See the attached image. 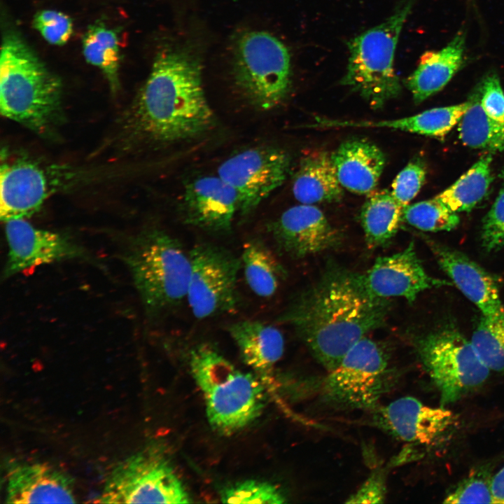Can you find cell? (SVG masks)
<instances>
[{"mask_svg":"<svg viewBox=\"0 0 504 504\" xmlns=\"http://www.w3.org/2000/svg\"><path fill=\"white\" fill-rule=\"evenodd\" d=\"M202 83L200 56L191 45H168L121 122L126 146L159 145L195 138L214 122Z\"/></svg>","mask_w":504,"mask_h":504,"instance_id":"cell-1","label":"cell"},{"mask_svg":"<svg viewBox=\"0 0 504 504\" xmlns=\"http://www.w3.org/2000/svg\"><path fill=\"white\" fill-rule=\"evenodd\" d=\"M390 307L387 298L367 290L361 274L330 266L277 321L295 329L328 372L355 344L384 323Z\"/></svg>","mask_w":504,"mask_h":504,"instance_id":"cell-2","label":"cell"},{"mask_svg":"<svg viewBox=\"0 0 504 504\" xmlns=\"http://www.w3.org/2000/svg\"><path fill=\"white\" fill-rule=\"evenodd\" d=\"M0 56L1 113L38 134H50L63 119L60 79L15 32L4 34Z\"/></svg>","mask_w":504,"mask_h":504,"instance_id":"cell-3","label":"cell"},{"mask_svg":"<svg viewBox=\"0 0 504 504\" xmlns=\"http://www.w3.org/2000/svg\"><path fill=\"white\" fill-rule=\"evenodd\" d=\"M189 364L202 392L208 421L214 430L230 435L261 415L265 388L257 375L237 368L205 344L191 350Z\"/></svg>","mask_w":504,"mask_h":504,"instance_id":"cell-4","label":"cell"},{"mask_svg":"<svg viewBox=\"0 0 504 504\" xmlns=\"http://www.w3.org/2000/svg\"><path fill=\"white\" fill-rule=\"evenodd\" d=\"M125 260L150 316H161L186 298L190 255L173 236L158 229L143 231L130 241Z\"/></svg>","mask_w":504,"mask_h":504,"instance_id":"cell-5","label":"cell"},{"mask_svg":"<svg viewBox=\"0 0 504 504\" xmlns=\"http://www.w3.org/2000/svg\"><path fill=\"white\" fill-rule=\"evenodd\" d=\"M413 1H402L379 25L348 42L349 57L342 84L358 93L374 108L383 106L401 92L393 67L396 47Z\"/></svg>","mask_w":504,"mask_h":504,"instance_id":"cell-6","label":"cell"},{"mask_svg":"<svg viewBox=\"0 0 504 504\" xmlns=\"http://www.w3.org/2000/svg\"><path fill=\"white\" fill-rule=\"evenodd\" d=\"M232 75L236 87L251 105L263 111L274 108L290 90L289 52L268 32H241L233 43Z\"/></svg>","mask_w":504,"mask_h":504,"instance_id":"cell-7","label":"cell"},{"mask_svg":"<svg viewBox=\"0 0 504 504\" xmlns=\"http://www.w3.org/2000/svg\"><path fill=\"white\" fill-rule=\"evenodd\" d=\"M389 356L366 336L355 344L323 381L322 400L336 409L375 410L393 385Z\"/></svg>","mask_w":504,"mask_h":504,"instance_id":"cell-8","label":"cell"},{"mask_svg":"<svg viewBox=\"0 0 504 504\" xmlns=\"http://www.w3.org/2000/svg\"><path fill=\"white\" fill-rule=\"evenodd\" d=\"M420 360L438 388L440 405L456 402L482 386L491 370L471 341L457 329L446 326L416 342Z\"/></svg>","mask_w":504,"mask_h":504,"instance_id":"cell-9","label":"cell"},{"mask_svg":"<svg viewBox=\"0 0 504 504\" xmlns=\"http://www.w3.org/2000/svg\"><path fill=\"white\" fill-rule=\"evenodd\" d=\"M104 503H189L190 497L169 461L146 449L121 461L99 497Z\"/></svg>","mask_w":504,"mask_h":504,"instance_id":"cell-10","label":"cell"},{"mask_svg":"<svg viewBox=\"0 0 504 504\" xmlns=\"http://www.w3.org/2000/svg\"><path fill=\"white\" fill-rule=\"evenodd\" d=\"M190 275L186 299L200 319L235 311L241 258L223 246L202 242L189 252Z\"/></svg>","mask_w":504,"mask_h":504,"instance_id":"cell-11","label":"cell"},{"mask_svg":"<svg viewBox=\"0 0 504 504\" xmlns=\"http://www.w3.org/2000/svg\"><path fill=\"white\" fill-rule=\"evenodd\" d=\"M70 168L24 158L4 160L0 168V218H25L39 210L55 192L78 179Z\"/></svg>","mask_w":504,"mask_h":504,"instance_id":"cell-12","label":"cell"},{"mask_svg":"<svg viewBox=\"0 0 504 504\" xmlns=\"http://www.w3.org/2000/svg\"><path fill=\"white\" fill-rule=\"evenodd\" d=\"M290 156L284 150L270 146L248 148L225 160L218 175L235 190L238 213L251 215L286 179Z\"/></svg>","mask_w":504,"mask_h":504,"instance_id":"cell-13","label":"cell"},{"mask_svg":"<svg viewBox=\"0 0 504 504\" xmlns=\"http://www.w3.org/2000/svg\"><path fill=\"white\" fill-rule=\"evenodd\" d=\"M4 223L8 248L4 279L37 266L85 257L83 248L65 234L37 228L24 218Z\"/></svg>","mask_w":504,"mask_h":504,"instance_id":"cell-14","label":"cell"},{"mask_svg":"<svg viewBox=\"0 0 504 504\" xmlns=\"http://www.w3.org/2000/svg\"><path fill=\"white\" fill-rule=\"evenodd\" d=\"M267 230L278 250L295 258L332 249L342 240L339 231L314 204L288 209L267 225Z\"/></svg>","mask_w":504,"mask_h":504,"instance_id":"cell-15","label":"cell"},{"mask_svg":"<svg viewBox=\"0 0 504 504\" xmlns=\"http://www.w3.org/2000/svg\"><path fill=\"white\" fill-rule=\"evenodd\" d=\"M361 275L367 290L374 297H401L410 303L428 289L452 285L426 272L413 241L400 252L377 258Z\"/></svg>","mask_w":504,"mask_h":504,"instance_id":"cell-16","label":"cell"},{"mask_svg":"<svg viewBox=\"0 0 504 504\" xmlns=\"http://www.w3.org/2000/svg\"><path fill=\"white\" fill-rule=\"evenodd\" d=\"M375 410L382 428L402 441L422 445L436 443L455 421L445 407H430L412 396L401 397Z\"/></svg>","mask_w":504,"mask_h":504,"instance_id":"cell-17","label":"cell"},{"mask_svg":"<svg viewBox=\"0 0 504 504\" xmlns=\"http://www.w3.org/2000/svg\"><path fill=\"white\" fill-rule=\"evenodd\" d=\"M237 195L218 175L197 178L188 183L181 205L187 224L215 232H228L238 212Z\"/></svg>","mask_w":504,"mask_h":504,"instance_id":"cell-18","label":"cell"},{"mask_svg":"<svg viewBox=\"0 0 504 504\" xmlns=\"http://www.w3.org/2000/svg\"><path fill=\"white\" fill-rule=\"evenodd\" d=\"M426 241L440 268L482 315L493 316L504 312L493 275L463 252L430 239Z\"/></svg>","mask_w":504,"mask_h":504,"instance_id":"cell-19","label":"cell"},{"mask_svg":"<svg viewBox=\"0 0 504 504\" xmlns=\"http://www.w3.org/2000/svg\"><path fill=\"white\" fill-rule=\"evenodd\" d=\"M72 479L43 463L12 465L7 473L6 503H76Z\"/></svg>","mask_w":504,"mask_h":504,"instance_id":"cell-20","label":"cell"},{"mask_svg":"<svg viewBox=\"0 0 504 504\" xmlns=\"http://www.w3.org/2000/svg\"><path fill=\"white\" fill-rule=\"evenodd\" d=\"M466 34L458 31L443 48L426 51L407 78L414 102L419 104L442 90L465 62Z\"/></svg>","mask_w":504,"mask_h":504,"instance_id":"cell-21","label":"cell"},{"mask_svg":"<svg viewBox=\"0 0 504 504\" xmlns=\"http://www.w3.org/2000/svg\"><path fill=\"white\" fill-rule=\"evenodd\" d=\"M331 158L342 186L357 194H368L376 188L385 165L379 148L364 139L343 142Z\"/></svg>","mask_w":504,"mask_h":504,"instance_id":"cell-22","label":"cell"},{"mask_svg":"<svg viewBox=\"0 0 504 504\" xmlns=\"http://www.w3.org/2000/svg\"><path fill=\"white\" fill-rule=\"evenodd\" d=\"M228 331L245 363L262 382H268L284 354V340L279 330L261 321L244 320L232 323Z\"/></svg>","mask_w":504,"mask_h":504,"instance_id":"cell-23","label":"cell"},{"mask_svg":"<svg viewBox=\"0 0 504 504\" xmlns=\"http://www.w3.org/2000/svg\"><path fill=\"white\" fill-rule=\"evenodd\" d=\"M342 188L331 155L317 151L301 160L293 178V193L301 204L333 202L342 199Z\"/></svg>","mask_w":504,"mask_h":504,"instance_id":"cell-24","label":"cell"},{"mask_svg":"<svg viewBox=\"0 0 504 504\" xmlns=\"http://www.w3.org/2000/svg\"><path fill=\"white\" fill-rule=\"evenodd\" d=\"M470 104V99L461 104L434 108L416 115L394 120L354 121L329 119L328 125L330 127H386L442 138L458 123Z\"/></svg>","mask_w":504,"mask_h":504,"instance_id":"cell-25","label":"cell"},{"mask_svg":"<svg viewBox=\"0 0 504 504\" xmlns=\"http://www.w3.org/2000/svg\"><path fill=\"white\" fill-rule=\"evenodd\" d=\"M402 215L403 209L388 190L376 192L368 197L360 216L368 246L386 245L396 234Z\"/></svg>","mask_w":504,"mask_h":504,"instance_id":"cell-26","label":"cell"},{"mask_svg":"<svg viewBox=\"0 0 504 504\" xmlns=\"http://www.w3.org/2000/svg\"><path fill=\"white\" fill-rule=\"evenodd\" d=\"M241 260L245 280L250 289L259 297L273 295L285 273L265 243L258 239L246 241Z\"/></svg>","mask_w":504,"mask_h":504,"instance_id":"cell-27","label":"cell"},{"mask_svg":"<svg viewBox=\"0 0 504 504\" xmlns=\"http://www.w3.org/2000/svg\"><path fill=\"white\" fill-rule=\"evenodd\" d=\"M491 154L482 156L455 183L435 196L454 212L470 211L486 195L493 177Z\"/></svg>","mask_w":504,"mask_h":504,"instance_id":"cell-28","label":"cell"},{"mask_svg":"<svg viewBox=\"0 0 504 504\" xmlns=\"http://www.w3.org/2000/svg\"><path fill=\"white\" fill-rule=\"evenodd\" d=\"M471 104L458 122V136L463 144L489 151L504 150V124L491 118L480 103L477 86L470 98Z\"/></svg>","mask_w":504,"mask_h":504,"instance_id":"cell-29","label":"cell"},{"mask_svg":"<svg viewBox=\"0 0 504 504\" xmlns=\"http://www.w3.org/2000/svg\"><path fill=\"white\" fill-rule=\"evenodd\" d=\"M83 52L89 64L100 69L111 92L115 93L120 87V62L117 33L102 23L91 25L83 38Z\"/></svg>","mask_w":504,"mask_h":504,"instance_id":"cell-30","label":"cell"},{"mask_svg":"<svg viewBox=\"0 0 504 504\" xmlns=\"http://www.w3.org/2000/svg\"><path fill=\"white\" fill-rule=\"evenodd\" d=\"M470 341L491 371L504 372V312L493 316L482 315Z\"/></svg>","mask_w":504,"mask_h":504,"instance_id":"cell-31","label":"cell"},{"mask_svg":"<svg viewBox=\"0 0 504 504\" xmlns=\"http://www.w3.org/2000/svg\"><path fill=\"white\" fill-rule=\"evenodd\" d=\"M402 218L410 225L426 232L450 231L455 229L460 218L435 197L406 206Z\"/></svg>","mask_w":504,"mask_h":504,"instance_id":"cell-32","label":"cell"},{"mask_svg":"<svg viewBox=\"0 0 504 504\" xmlns=\"http://www.w3.org/2000/svg\"><path fill=\"white\" fill-rule=\"evenodd\" d=\"M225 503L281 504L286 497L280 489L269 482L247 479L224 488L220 494Z\"/></svg>","mask_w":504,"mask_h":504,"instance_id":"cell-33","label":"cell"},{"mask_svg":"<svg viewBox=\"0 0 504 504\" xmlns=\"http://www.w3.org/2000/svg\"><path fill=\"white\" fill-rule=\"evenodd\" d=\"M490 470L480 468L461 480L444 497V503H493Z\"/></svg>","mask_w":504,"mask_h":504,"instance_id":"cell-34","label":"cell"},{"mask_svg":"<svg viewBox=\"0 0 504 504\" xmlns=\"http://www.w3.org/2000/svg\"><path fill=\"white\" fill-rule=\"evenodd\" d=\"M33 27L50 44H65L73 32L71 19L62 12L43 10L37 13L33 20Z\"/></svg>","mask_w":504,"mask_h":504,"instance_id":"cell-35","label":"cell"},{"mask_svg":"<svg viewBox=\"0 0 504 504\" xmlns=\"http://www.w3.org/2000/svg\"><path fill=\"white\" fill-rule=\"evenodd\" d=\"M426 175L423 163L414 160L408 163L394 178L391 192L403 211L419 192Z\"/></svg>","mask_w":504,"mask_h":504,"instance_id":"cell-36","label":"cell"},{"mask_svg":"<svg viewBox=\"0 0 504 504\" xmlns=\"http://www.w3.org/2000/svg\"><path fill=\"white\" fill-rule=\"evenodd\" d=\"M482 245L487 252L504 246V187L482 220Z\"/></svg>","mask_w":504,"mask_h":504,"instance_id":"cell-37","label":"cell"},{"mask_svg":"<svg viewBox=\"0 0 504 504\" xmlns=\"http://www.w3.org/2000/svg\"><path fill=\"white\" fill-rule=\"evenodd\" d=\"M478 87L480 103L485 113L493 120L504 124V92L497 74H488Z\"/></svg>","mask_w":504,"mask_h":504,"instance_id":"cell-38","label":"cell"},{"mask_svg":"<svg viewBox=\"0 0 504 504\" xmlns=\"http://www.w3.org/2000/svg\"><path fill=\"white\" fill-rule=\"evenodd\" d=\"M386 497V477L384 470H374L346 503H381Z\"/></svg>","mask_w":504,"mask_h":504,"instance_id":"cell-39","label":"cell"},{"mask_svg":"<svg viewBox=\"0 0 504 504\" xmlns=\"http://www.w3.org/2000/svg\"><path fill=\"white\" fill-rule=\"evenodd\" d=\"M491 488L494 504H504V465L493 475Z\"/></svg>","mask_w":504,"mask_h":504,"instance_id":"cell-40","label":"cell"}]
</instances>
